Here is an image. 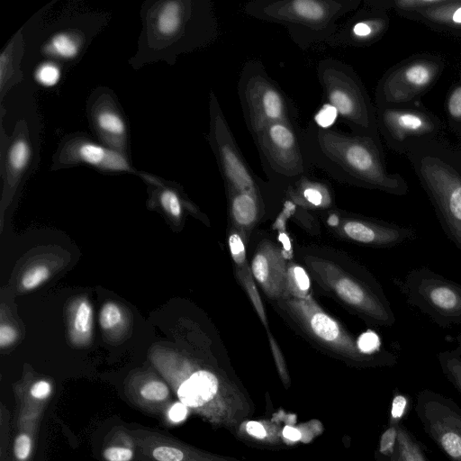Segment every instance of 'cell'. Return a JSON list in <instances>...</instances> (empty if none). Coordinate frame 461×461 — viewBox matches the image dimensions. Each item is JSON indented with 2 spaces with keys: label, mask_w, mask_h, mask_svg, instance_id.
I'll list each match as a JSON object with an SVG mask.
<instances>
[{
  "label": "cell",
  "mask_w": 461,
  "mask_h": 461,
  "mask_svg": "<svg viewBox=\"0 0 461 461\" xmlns=\"http://www.w3.org/2000/svg\"><path fill=\"white\" fill-rule=\"evenodd\" d=\"M45 50L59 58L71 59L78 53V44L70 34L60 32L51 38Z\"/></svg>",
  "instance_id": "f546056e"
},
{
  "label": "cell",
  "mask_w": 461,
  "mask_h": 461,
  "mask_svg": "<svg viewBox=\"0 0 461 461\" xmlns=\"http://www.w3.org/2000/svg\"><path fill=\"white\" fill-rule=\"evenodd\" d=\"M388 26L385 10L366 5L339 25L325 44L334 48L369 46L383 37Z\"/></svg>",
  "instance_id": "9a60e30c"
},
{
  "label": "cell",
  "mask_w": 461,
  "mask_h": 461,
  "mask_svg": "<svg viewBox=\"0 0 461 461\" xmlns=\"http://www.w3.org/2000/svg\"><path fill=\"white\" fill-rule=\"evenodd\" d=\"M303 140L312 167L338 181L403 195L408 185L399 174L387 171L381 142L311 121Z\"/></svg>",
  "instance_id": "6da1fadb"
},
{
  "label": "cell",
  "mask_w": 461,
  "mask_h": 461,
  "mask_svg": "<svg viewBox=\"0 0 461 461\" xmlns=\"http://www.w3.org/2000/svg\"><path fill=\"white\" fill-rule=\"evenodd\" d=\"M408 14L437 28L461 30V0H443L435 7Z\"/></svg>",
  "instance_id": "d6986e66"
},
{
  "label": "cell",
  "mask_w": 461,
  "mask_h": 461,
  "mask_svg": "<svg viewBox=\"0 0 461 461\" xmlns=\"http://www.w3.org/2000/svg\"><path fill=\"white\" fill-rule=\"evenodd\" d=\"M251 272L269 297L279 299L288 296L287 267L280 249L264 242L253 258Z\"/></svg>",
  "instance_id": "2e32d148"
},
{
  "label": "cell",
  "mask_w": 461,
  "mask_h": 461,
  "mask_svg": "<svg viewBox=\"0 0 461 461\" xmlns=\"http://www.w3.org/2000/svg\"><path fill=\"white\" fill-rule=\"evenodd\" d=\"M125 394L136 408L153 415L164 414L171 404L168 384L154 376L133 379L127 384Z\"/></svg>",
  "instance_id": "e0dca14e"
},
{
  "label": "cell",
  "mask_w": 461,
  "mask_h": 461,
  "mask_svg": "<svg viewBox=\"0 0 461 461\" xmlns=\"http://www.w3.org/2000/svg\"><path fill=\"white\" fill-rule=\"evenodd\" d=\"M30 147L25 140L15 141L9 151V163L15 171L23 170L30 158Z\"/></svg>",
  "instance_id": "d6a6232c"
},
{
  "label": "cell",
  "mask_w": 461,
  "mask_h": 461,
  "mask_svg": "<svg viewBox=\"0 0 461 461\" xmlns=\"http://www.w3.org/2000/svg\"><path fill=\"white\" fill-rule=\"evenodd\" d=\"M308 264L342 301L371 322L384 326L395 322L391 305L379 286L345 275L336 266L322 259L308 258Z\"/></svg>",
  "instance_id": "9c48e42d"
},
{
  "label": "cell",
  "mask_w": 461,
  "mask_h": 461,
  "mask_svg": "<svg viewBox=\"0 0 461 461\" xmlns=\"http://www.w3.org/2000/svg\"><path fill=\"white\" fill-rule=\"evenodd\" d=\"M447 112L455 121L461 120V85L455 86L447 99Z\"/></svg>",
  "instance_id": "60d3db41"
},
{
  "label": "cell",
  "mask_w": 461,
  "mask_h": 461,
  "mask_svg": "<svg viewBox=\"0 0 461 461\" xmlns=\"http://www.w3.org/2000/svg\"><path fill=\"white\" fill-rule=\"evenodd\" d=\"M397 448L403 461H430L420 442L401 425H398Z\"/></svg>",
  "instance_id": "4316f807"
},
{
  "label": "cell",
  "mask_w": 461,
  "mask_h": 461,
  "mask_svg": "<svg viewBox=\"0 0 461 461\" xmlns=\"http://www.w3.org/2000/svg\"><path fill=\"white\" fill-rule=\"evenodd\" d=\"M278 239L283 245L282 253L285 258H291L293 254L292 244L288 235L285 233V231H279Z\"/></svg>",
  "instance_id": "c3c4849f"
},
{
  "label": "cell",
  "mask_w": 461,
  "mask_h": 461,
  "mask_svg": "<svg viewBox=\"0 0 461 461\" xmlns=\"http://www.w3.org/2000/svg\"><path fill=\"white\" fill-rule=\"evenodd\" d=\"M378 130L387 142L398 146L408 139L432 135L438 121L426 113L397 107H376Z\"/></svg>",
  "instance_id": "5bb4252c"
},
{
  "label": "cell",
  "mask_w": 461,
  "mask_h": 461,
  "mask_svg": "<svg viewBox=\"0 0 461 461\" xmlns=\"http://www.w3.org/2000/svg\"><path fill=\"white\" fill-rule=\"evenodd\" d=\"M157 366L180 402L203 416H211L210 410L219 390V381L213 373L172 361H158Z\"/></svg>",
  "instance_id": "4fadbf2b"
},
{
  "label": "cell",
  "mask_w": 461,
  "mask_h": 461,
  "mask_svg": "<svg viewBox=\"0 0 461 461\" xmlns=\"http://www.w3.org/2000/svg\"><path fill=\"white\" fill-rule=\"evenodd\" d=\"M285 299V305L294 318L321 343L361 362L385 365L396 363V356L390 352L377 356H366L360 353L357 341L311 297L307 299L286 297Z\"/></svg>",
  "instance_id": "30bf717a"
},
{
  "label": "cell",
  "mask_w": 461,
  "mask_h": 461,
  "mask_svg": "<svg viewBox=\"0 0 461 461\" xmlns=\"http://www.w3.org/2000/svg\"><path fill=\"white\" fill-rule=\"evenodd\" d=\"M122 320L121 308L114 303H105L99 316V322L104 330H113L118 326Z\"/></svg>",
  "instance_id": "e575fe53"
},
{
  "label": "cell",
  "mask_w": 461,
  "mask_h": 461,
  "mask_svg": "<svg viewBox=\"0 0 461 461\" xmlns=\"http://www.w3.org/2000/svg\"><path fill=\"white\" fill-rule=\"evenodd\" d=\"M294 186L295 192L301 194L303 199L316 207L329 206L331 201L328 186L318 180L310 179L309 176L299 180Z\"/></svg>",
  "instance_id": "484cf974"
},
{
  "label": "cell",
  "mask_w": 461,
  "mask_h": 461,
  "mask_svg": "<svg viewBox=\"0 0 461 461\" xmlns=\"http://www.w3.org/2000/svg\"><path fill=\"white\" fill-rule=\"evenodd\" d=\"M50 275L49 267L38 265L30 268L22 278V286L24 290H33L44 283Z\"/></svg>",
  "instance_id": "836d02e7"
},
{
  "label": "cell",
  "mask_w": 461,
  "mask_h": 461,
  "mask_svg": "<svg viewBox=\"0 0 461 461\" xmlns=\"http://www.w3.org/2000/svg\"><path fill=\"white\" fill-rule=\"evenodd\" d=\"M283 435L286 438L293 440V441H296V440L300 439V438H301L300 431L298 429H296L295 428L290 427V426L285 427V429L283 430Z\"/></svg>",
  "instance_id": "681fc988"
},
{
  "label": "cell",
  "mask_w": 461,
  "mask_h": 461,
  "mask_svg": "<svg viewBox=\"0 0 461 461\" xmlns=\"http://www.w3.org/2000/svg\"><path fill=\"white\" fill-rule=\"evenodd\" d=\"M210 117L208 139L228 190L251 193L260 198L261 185L265 184L245 160L213 93L210 99Z\"/></svg>",
  "instance_id": "ba28073f"
},
{
  "label": "cell",
  "mask_w": 461,
  "mask_h": 461,
  "mask_svg": "<svg viewBox=\"0 0 461 461\" xmlns=\"http://www.w3.org/2000/svg\"><path fill=\"white\" fill-rule=\"evenodd\" d=\"M357 346L363 355L375 356L379 351V338L375 332L366 331L357 339Z\"/></svg>",
  "instance_id": "f35d334b"
},
{
  "label": "cell",
  "mask_w": 461,
  "mask_h": 461,
  "mask_svg": "<svg viewBox=\"0 0 461 461\" xmlns=\"http://www.w3.org/2000/svg\"><path fill=\"white\" fill-rule=\"evenodd\" d=\"M160 203L163 209L172 217L177 219L182 212L181 202L178 195L172 190H164L160 194Z\"/></svg>",
  "instance_id": "74e56055"
},
{
  "label": "cell",
  "mask_w": 461,
  "mask_h": 461,
  "mask_svg": "<svg viewBox=\"0 0 461 461\" xmlns=\"http://www.w3.org/2000/svg\"><path fill=\"white\" fill-rule=\"evenodd\" d=\"M35 77L41 85L53 86L59 80L60 70L55 64L44 63L38 68Z\"/></svg>",
  "instance_id": "d590c367"
},
{
  "label": "cell",
  "mask_w": 461,
  "mask_h": 461,
  "mask_svg": "<svg viewBox=\"0 0 461 461\" xmlns=\"http://www.w3.org/2000/svg\"><path fill=\"white\" fill-rule=\"evenodd\" d=\"M328 223L331 226H337L339 223V218L336 214H331L328 219Z\"/></svg>",
  "instance_id": "f5cc1de1"
},
{
  "label": "cell",
  "mask_w": 461,
  "mask_h": 461,
  "mask_svg": "<svg viewBox=\"0 0 461 461\" xmlns=\"http://www.w3.org/2000/svg\"><path fill=\"white\" fill-rule=\"evenodd\" d=\"M40 422L28 421L15 425L11 461H32Z\"/></svg>",
  "instance_id": "cb8c5ba5"
},
{
  "label": "cell",
  "mask_w": 461,
  "mask_h": 461,
  "mask_svg": "<svg viewBox=\"0 0 461 461\" xmlns=\"http://www.w3.org/2000/svg\"><path fill=\"white\" fill-rule=\"evenodd\" d=\"M188 408L182 402L171 403L164 412V416L171 422L177 423L185 420Z\"/></svg>",
  "instance_id": "7bdbcfd3"
},
{
  "label": "cell",
  "mask_w": 461,
  "mask_h": 461,
  "mask_svg": "<svg viewBox=\"0 0 461 461\" xmlns=\"http://www.w3.org/2000/svg\"><path fill=\"white\" fill-rule=\"evenodd\" d=\"M268 339H269V345L271 347V349H272V352L274 355V358L276 363V366L279 370V373L284 379H286L287 373H286V369H285L284 357L282 356V353L279 349L277 343L276 342V340L274 339V338L272 337V335L269 332H268Z\"/></svg>",
  "instance_id": "ee69618b"
},
{
  "label": "cell",
  "mask_w": 461,
  "mask_h": 461,
  "mask_svg": "<svg viewBox=\"0 0 461 461\" xmlns=\"http://www.w3.org/2000/svg\"><path fill=\"white\" fill-rule=\"evenodd\" d=\"M311 283L305 270L295 264L287 267V293L292 297L310 298Z\"/></svg>",
  "instance_id": "83f0119b"
},
{
  "label": "cell",
  "mask_w": 461,
  "mask_h": 461,
  "mask_svg": "<svg viewBox=\"0 0 461 461\" xmlns=\"http://www.w3.org/2000/svg\"><path fill=\"white\" fill-rule=\"evenodd\" d=\"M247 432L256 438H263L266 437L267 432L263 425L258 421H249L246 424Z\"/></svg>",
  "instance_id": "7dc6e473"
},
{
  "label": "cell",
  "mask_w": 461,
  "mask_h": 461,
  "mask_svg": "<svg viewBox=\"0 0 461 461\" xmlns=\"http://www.w3.org/2000/svg\"><path fill=\"white\" fill-rule=\"evenodd\" d=\"M401 287L407 302L438 326L461 323V284L421 267L409 271Z\"/></svg>",
  "instance_id": "52a82bcc"
},
{
  "label": "cell",
  "mask_w": 461,
  "mask_h": 461,
  "mask_svg": "<svg viewBox=\"0 0 461 461\" xmlns=\"http://www.w3.org/2000/svg\"><path fill=\"white\" fill-rule=\"evenodd\" d=\"M413 165L443 231L461 251V174L435 156L417 158Z\"/></svg>",
  "instance_id": "8992f818"
},
{
  "label": "cell",
  "mask_w": 461,
  "mask_h": 461,
  "mask_svg": "<svg viewBox=\"0 0 461 461\" xmlns=\"http://www.w3.org/2000/svg\"><path fill=\"white\" fill-rule=\"evenodd\" d=\"M416 414L427 435L451 461H461V409L450 398L424 389L417 395Z\"/></svg>",
  "instance_id": "8fae6325"
},
{
  "label": "cell",
  "mask_w": 461,
  "mask_h": 461,
  "mask_svg": "<svg viewBox=\"0 0 461 461\" xmlns=\"http://www.w3.org/2000/svg\"><path fill=\"white\" fill-rule=\"evenodd\" d=\"M228 191L234 221L241 227H250L258 218L260 198L251 193Z\"/></svg>",
  "instance_id": "603a6c76"
},
{
  "label": "cell",
  "mask_w": 461,
  "mask_h": 461,
  "mask_svg": "<svg viewBox=\"0 0 461 461\" xmlns=\"http://www.w3.org/2000/svg\"><path fill=\"white\" fill-rule=\"evenodd\" d=\"M136 454V443L131 430L121 426L113 428L104 445V461H132Z\"/></svg>",
  "instance_id": "ffe728a7"
},
{
  "label": "cell",
  "mask_w": 461,
  "mask_h": 461,
  "mask_svg": "<svg viewBox=\"0 0 461 461\" xmlns=\"http://www.w3.org/2000/svg\"><path fill=\"white\" fill-rule=\"evenodd\" d=\"M15 425L41 421L53 392L52 384L44 378L21 384L15 389Z\"/></svg>",
  "instance_id": "ac0fdd59"
},
{
  "label": "cell",
  "mask_w": 461,
  "mask_h": 461,
  "mask_svg": "<svg viewBox=\"0 0 461 461\" xmlns=\"http://www.w3.org/2000/svg\"><path fill=\"white\" fill-rule=\"evenodd\" d=\"M80 160L109 170H131L126 159L118 152L95 143H83L77 149Z\"/></svg>",
  "instance_id": "44dd1931"
},
{
  "label": "cell",
  "mask_w": 461,
  "mask_h": 461,
  "mask_svg": "<svg viewBox=\"0 0 461 461\" xmlns=\"http://www.w3.org/2000/svg\"><path fill=\"white\" fill-rule=\"evenodd\" d=\"M238 95L251 136L274 122H299L296 105L268 76L260 60L244 63L238 81Z\"/></svg>",
  "instance_id": "277c9868"
},
{
  "label": "cell",
  "mask_w": 461,
  "mask_h": 461,
  "mask_svg": "<svg viewBox=\"0 0 461 461\" xmlns=\"http://www.w3.org/2000/svg\"><path fill=\"white\" fill-rule=\"evenodd\" d=\"M317 77L326 102L351 132L380 142L375 107L354 68L339 59L326 58L317 65Z\"/></svg>",
  "instance_id": "3957f363"
},
{
  "label": "cell",
  "mask_w": 461,
  "mask_h": 461,
  "mask_svg": "<svg viewBox=\"0 0 461 461\" xmlns=\"http://www.w3.org/2000/svg\"><path fill=\"white\" fill-rule=\"evenodd\" d=\"M398 425L390 426L380 438L379 452L389 457L394 453L397 446Z\"/></svg>",
  "instance_id": "8d00e7d4"
},
{
  "label": "cell",
  "mask_w": 461,
  "mask_h": 461,
  "mask_svg": "<svg viewBox=\"0 0 461 461\" xmlns=\"http://www.w3.org/2000/svg\"><path fill=\"white\" fill-rule=\"evenodd\" d=\"M230 251L233 260L240 267L246 265V250L242 239L237 232L229 237Z\"/></svg>",
  "instance_id": "ab89813d"
},
{
  "label": "cell",
  "mask_w": 461,
  "mask_h": 461,
  "mask_svg": "<svg viewBox=\"0 0 461 461\" xmlns=\"http://www.w3.org/2000/svg\"><path fill=\"white\" fill-rule=\"evenodd\" d=\"M295 211V204L291 200L285 201L283 211L277 217L274 228H277L279 231H283L286 219Z\"/></svg>",
  "instance_id": "bcb514c9"
},
{
  "label": "cell",
  "mask_w": 461,
  "mask_h": 461,
  "mask_svg": "<svg viewBox=\"0 0 461 461\" xmlns=\"http://www.w3.org/2000/svg\"><path fill=\"white\" fill-rule=\"evenodd\" d=\"M299 122H274L252 136L262 168L273 184L292 188L312 167Z\"/></svg>",
  "instance_id": "5b68a950"
},
{
  "label": "cell",
  "mask_w": 461,
  "mask_h": 461,
  "mask_svg": "<svg viewBox=\"0 0 461 461\" xmlns=\"http://www.w3.org/2000/svg\"><path fill=\"white\" fill-rule=\"evenodd\" d=\"M93 310L87 300L77 304L71 320V339L79 345L86 344L91 338Z\"/></svg>",
  "instance_id": "d4e9b609"
},
{
  "label": "cell",
  "mask_w": 461,
  "mask_h": 461,
  "mask_svg": "<svg viewBox=\"0 0 461 461\" xmlns=\"http://www.w3.org/2000/svg\"><path fill=\"white\" fill-rule=\"evenodd\" d=\"M442 67L438 59L422 57L393 68L377 85L376 107H393L411 102L432 86Z\"/></svg>",
  "instance_id": "7c38bea8"
},
{
  "label": "cell",
  "mask_w": 461,
  "mask_h": 461,
  "mask_svg": "<svg viewBox=\"0 0 461 461\" xmlns=\"http://www.w3.org/2000/svg\"><path fill=\"white\" fill-rule=\"evenodd\" d=\"M407 405H408V401H407V398L403 394L399 393L394 394L393 401H392L391 412H390L392 426L398 425L397 422L402 419V417L406 411Z\"/></svg>",
  "instance_id": "b9f144b4"
},
{
  "label": "cell",
  "mask_w": 461,
  "mask_h": 461,
  "mask_svg": "<svg viewBox=\"0 0 461 461\" xmlns=\"http://www.w3.org/2000/svg\"><path fill=\"white\" fill-rule=\"evenodd\" d=\"M389 461H403V459L397 448V446H396V449H395L394 453L392 455Z\"/></svg>",
  "instance_id": "816d5d0a"
},
{
  "label": "cell",
  "mask_w": 461,
  "mask_h": 461,
  "mask_svg": "<svg viewBox=\"0 0 461 461\" xmlns=\"http://www.w3.org/2000/svg\"><path fill=\"white\" fill-rule=\"evenodd\" d=\"M456 347L453 351L457 355L461 356V333H459L456 338Z\"/></svg>",
  "instance_id": "f907efd6"
},
{
  "label": "cell",
  "mask_w": 461,
  "mask_h": 461,
  "mask_svg": "<svg viewBox=\"0 0 461 461\" xmlns=\"http://www.w3.org/2000/svg\"><path fill=\"white\" fill-rule=\"evenodd\" d=\"M362 0H253L243 5L252 18L284 26L291 40L306 50L326 43L336 32L338 21L358 8Z\"/></svg>",
  "instance_id": "7a4b0ae2"
},
{
  "label": "cell",
  "mask_w": 461,
  "mask_h": 461,
  "mask_svg": "<svg viewBox=\"0 0 461 461\" xmlns=\"http://www.w3.org/2000/svg\"><path fill=\"white\" fill-rule=\"evenodd\" d=\"M192 9L190 3L185 6L178 1L167 2L157 17L158 32L162 35L173 36L181 32L185 21L192 17Z\"/></svg>",
  "instance_id": "7402d4cb"
},
{
  "label": "cell",
  "mask_w": 461,
  "mask_h": 461,
  "mask_svg": "<svg viewBox=\"0 0 461 461\" xmlns=\"http://www.w3.org/2000/svg\"><path fill=\"white\" fill-rule=\"evenodd\" d=\"M438 360L445 376L461 393V356L446 350L438 355Z\"/></svg>",
  "instance_id": "f1b7e54d"
},
{
  "label": "cell",
  "mask_w": 461,
  "mask_h": 461,
  "mask_svg": "<svg viewBox=\"0 0 461 461\" xmlns=\"http://www.w3.org/2000/svg\"><path fill=\"white\" fill-rule=\"evenodd\" d=\"M97 124L104 131L113 135H122L125 131L122 119L115 113L103 111L97 115Z\"/></svg>",
  "instance_id": "1f68e13d"
},
{
  "label": "cell",
  "mask_w": 461,
  "mask_h": 461,
  "mask_svg": "<svg viewBox=\"0 0 461 461\" xmlns=\"http://www.w3.org/2000/svg\"><path fill=\"white\" fill-rule=\"evenodd\" d=\"M239 276L240 277V280L243 283V285H244L262 323L266 327H267V317H266L264 306L261 302L260 296L258 293V290L256 288L255 283L252 279L250 271H249V267H247V265H245L239 270Z\"/></svg>",
  "instance_id": "4dcf8cb0"
},
{
  "label": "cell",
  "mask_w": 461,
  "mask_h": 461,
  "mask_svg": "<svg viewBox=\"0 0 461 461\" xmlns=\"http://www.w3.org/2000/svg\"><path fill=\"white\" fill-rule=\"evenodd\" d=\"M17 339L16 330L7 324L0 326V347L5 348L13 344Z\"/></svg>",
  "instance_id": "f6af8a7d"
}]
</instances>
